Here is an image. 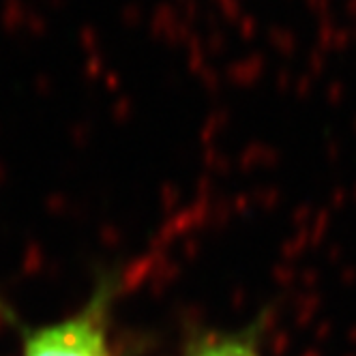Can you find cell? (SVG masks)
Returning <instances> with one entry per match:
<instances>
[{
  "mask_svg": "<svg viewBox=\"0 0 356 356\" xmlns=\"http://www.w3.org/2000/svg\"><path fill=\"white\" fill-rule=\"evenodd\" d=\"M120 279L101 282L82 307L37 326H19L15 356H118L112 337V309Z\"/></svg>",
  "mask_w": 356,
  "mask_h": 356,
  "instance_id": "6da1fadb",
  "label": "cell"
},
{
  "mask_svg": "<svg viewBox=\"0 0 356 356\" xmlns=\"http://www.w3.org/2000/svg\"><path fill=\"white\" fill-rule=\"evenodd\" d=\"M183 356H266L256 335L215 333L195 339Z\"/></svg>",
  "mask_w": 356,
  "mask_h": 356,
  "instance_id": "7a4b0ae2",
  "label": "cell"
}]
</instances>
